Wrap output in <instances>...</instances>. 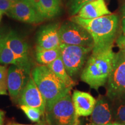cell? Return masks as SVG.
I'll return each instance as SVG.
<instances>
[{"instance_id":"1f68e13d","label":"cell","mask_w":125,"mask_h":125,"mask_svg":"<svg viewBox=\"0 0 125 125\" xmlns=\"http://www.w3.org/2000/svg\"><path fill=\"white\" fill-rule=\"evenodd\" d=\"M3 13L2 12H1V11H0V22H1V20H2V15H3Z\"/></svg>"},{"instance_id":"9a60e30c","label":"cell","mask_w":125,"mask_h":125,"mask_svg":"<svg viewBox=\"0 0 125 125\" xmlns=\"http://www.w3.org/2000/svg\"><path fill=\"white\" fill-rule=\"evenodd\" d=\"M78 16L86 19H93L111 15L104 0H94L85 4L78 12Z\"/></svg>"},{"instance_id":"9c48e42d","label":"cell","mask_w":125,"mask_h":125,"mask_svg":"<svg viewBox=\"0 0 125 125\" xmlns=\"http://www.w3.org/2000/svg\"><path fill=\"white\" fill-rule=\"evenodd\" d=\"M30 74L22 68L12 65L8 68L7 87L10 96L14 100H18L20 94L29 81Z\"/></svg>"},{"instance_id":"44dd1931","label":"cell","mask_w":125,"mask_h":125,"mask_svg":"<svg viewBox=\"0 0 125 125\" xmlns=\"http://www.w3.org/2000/svg\"><path fill=\"white\" fill-rule=\"evenodd\" d=\"M20 108L26 114L27 118L33 122H39L41 116L43 114L40 109L37 108L31 107L24 105H21Z\"/></svg>"},{"instance_id":"d6a6232c","label":"cell","mask_w":125,"mask_h":125,"mask_svg":"<svg viewBox=\"0 0 125 125\" xmlns=\"http://www.w3.org/2000/svg\"><path fill=\"white\" fill-rule=\"evenodd\" d=\"M121 38L123 39V40H125V34H123V35H122V36H121Z\"/></svg>"},{"instance_id":"5bb4252c","label":"cell","mask_w":125,"mask_h":125,"mask_svg":"<svg viewBox=\"0 0 125 125\" xmlns=\"http://www.w3.org/2000/svg\"><path fill=\"white\" fill-rule=\"evenodd\" d=\"M0 63L15 65L30 74L31 62L30 59L21 58L16 55L6 45L1 34H0Z\"/></svg>"},{"instance_id":"e575fe53","label":"cell","mask_w":125,"mask_h":125,"mask_svg":"<svg viewBox=\"0 0 125 125\" xmlns=\"http://www.w3.org/2000/svg\"><path fill=\"white\" fill-rule=\"evenodd\" d=\"M10 1H13V2H15V1H18V0H10Z\"/></svg>"},{"instance_id":"7a4b0ae2","label":"cell","mask_w":125,"mask_h":125,"mask_svg":"<svg viewBox=\"0 0 125 125\" xmlns=\"http://www.w3.org/2000/svg\"><path fill=\"white\" fill-rule=\"evenodd\" d=\"M115 57L112 46L92 52L81 74V80L97 90L105 85L113 69Z\"/></svg>"},{"instance_id":"836d02e7","label":"cell","mask_w":125,"mask_h":125,"mask_svg":"<svg viewBox=\"0 0 125 125\" xmlns=\"http://www.w3.org/2000/svg\"><path fill=\"white\" fill-rule=\"evenodd\" d=\"M10 125H21V124H12Z\"/></svg>"},{"instance_id":"484cf974","label":"cell","mask_w":125,"mask_h":125,"mask_svg":"<svg viewBox=\"0 0 125 125\" xmlns=\"http://www.w3.org/2000/svg\"><path fill=\"white\" fill-rule=\"evenodd\" d=\"M117 43L119 48L120 50L122 51L125 54V41L123 40L121 37L118 38V41H117Z\"/></svg>"},{"instance_id":"83f0119b","label":"cell","mask_w":125,"mask_h":125,"mask_svg":"<svg viewBox=\"0 0 125 125\" xmlns=\"http://www.w3.org/2000/svg\"><path fill=\"white\" fill-rule=\"evenodd\" d=\"M122 30L123 34H125V5L122 8Z\"/></svg>"},{"instance_id":"2e32d148","label":"cell","mask_w":125,"mask_h":125,"mask_svg":"<svg viewBox=\"0 0 125 125\" xmlns=\"http://www.w3.org/2000/svg\"><path fill=\"white\" fill-rule=\"evenodd\" d=\"M2 36L6 45L16 55L21 58L29 59V46L18 34L11 31Z\"/></svg>"},{"instance_id":"30bf717a","label":"cell","mask_w":125,"mask_h":125,"mask_svg":"<svg viewBox=\"0 0 125 125\" xmlns=\"http://www.w3.org/2000/svg\"><path fill=\"white\" fill-rule=\"evenodd\" d=\"M20 105H24L40 109L43 114L46 111V104L42 95L36 85L32 76L23 89L18 99Z\"/></svg>"},{"instance_id":"4dcf8cb0","label":"cell","mask_w":125,"mask_h":125,"mask_svg":"<svg viewBox=\"0 0 125 125\" xmlns=\"http://www.w3.org/2000/svg\"><path fill=\"white\" fill-rule=\"evenodd\" d=\"M81 125L80 122H79V119H78V118H77L76 119L75 121V122H74V125Z\"/></svg>"},{"instance_id":"5b68a950","label":"cell","mask_w":125,"mask_h":125,"mask_svg":"<svg viewBox=\"0 0 125 125\" xmlns=\"http://www.w3.org/2000/svg\"><path fill=\"white\" fill-rule=\"evenodd\" d=\"M60 51V57L65 70L68 74L73 77L82 70L87 54L92 51V48L62 43Z\"/></svg>"},{"instance_id":"277c9868","label":"cell","mask_w":125,"mask_h":125,"mask_svg":"<svg viewBox=\"0 0 125 125\" xmlns=\"http://www.w3.org/2000/svg\"><path fill=\"white\" fill-rule=\"evenodd\" d=\"M50 125H73L75 121V112L70 93L56 100L45 111Z\"/></svg>"},{"instance_id":"d590c367","label":"cell","mask_w":125,"mask_h":125,"mask_svg":"<svg viewBox=\"0 0 125 125\" xmlns=\"http://www.w3.org/2000/svg\"><path fill=\"white\" fill-rule=\"evenodd\" d=\"M0 34H1V33H0Z\"/></svg>"},{"instance_id":"8992f818","label":"cell","mask_w":125,"mask_h":125,"mask_svg":"<svg viewBox=\"0 0 125 125\" xmlns=\"http://www.w3.org/2000/svg\"><path fill=\"white\" fill-rule=\"evenodd\" d=\"M107 96L110 100L125 94V54L115 53L113 69L107 81Z\"/></svg>"},{"instance_id":"8fae6325","label":"cell","mask_w":125,"mask_h":125,"mask_svg":"<svg viewBox=\"0 0 125 125\" xmlns=\"http://www.w3.org/2000/svg\"><path fill=\"white\" fill-rule=\"evenodd\" d=\"M58 24H51L42 27L37 36V48L43 49L59 48L61 41Z\"/></svg>"},{"instance_id":"cb8c5ba5","label":"cell","mask_w":125,"mask_h":125,"mask_svg":"<svg viewBox=\"0 0 125 125\" xmlns=\"http://www.w3.org/2000/svg\"><path fill=\"white\" fill-rule=\"evenodd\" d=\"M8 71V69L6 65H0V81L1 82L7 83Z\"/></svg>"},{"instance_id":"4fadbf2b","label":"cell","mask_w":125,"mask_h":125,"mask_svg":"<svg viewBox=\"0 0 125 125\" xmlns=\"http://www.w3.org/2000/svg\"><path fill=\"white\" fill-rule=\"evenodd\" d=\"M104 96H100L95 104L90 117L93 125H104L113 121L111 103Z\"/></svg>"},{"instance_id":"e0dca14e","label":"cell","mask_w":125,"mask_h":125,"mask_svg":"<svg viewBox=\"0 0 125 125\" xmlns=\"http://www.w3.org/2000/svg\"><path fill=\"white\" fill-rule=\"evenodd\" d=\"M47 67L60 79L67 87L71 89L75 83L72 78L68 74L61 57H59L52 62L47 65Z\"/></svg>"},{"instance_id":"d6986e66","label":"cell","mask_w":125,"mask_h":125,"mask_svg":"<svg viewBox=\"0 0 125 125\" xmlns=\"http://www.w3.org/2000/svg\"><path fill=\"white\" fill-rule=\"evenodd\" d=\"M110 100L114 122L125 125V94Z\"/></svg>"},{"instance_id":"d4e9b609","label":"cell","mask_w":125,"mask_h":125,"mask_svg":"<svg viewBox=\"0 0 125 125\" xmlns=\"http://www.w3.org/2000/svg\"><path fill=\"white\" fill-rule=\"evenodd\" d=\"M7 84L0 81V95H7Z\"/></svg>"},{"instance_id":"ffe728a7","label":"cell","mask_w":125,"mask_h":125,"mask_svg":"<svg viewBox=\"0 0 125 125\" xmlns=\"http://www.w3.org/2000/svg\"><path fill=\"white\" fill-rule=\"evenodd\" d=\"M60 56V47L50 49H43L36 48V60L39 64L41 65H48Z\"/></svg>"},{"instance_id":"603a6c76","label":"cell","mask_w":125,"mask_h":125,"mask_svg":"<svg viewBox=\"0 0 125 125\" xmlns=\"http://www.w3.org/2000/svg\"><path fill=\"white\" fill-rule=\"evenodd\" d=\"M13 1L10 0H0V11L7 14L11 8Z\"/></svg>"},{"instance_id":"4316f807","label":"cell","mask_w":125,"mask_h":125,"mask_svg":"<svg viewBox=\"0 0 125 125\" xmlns=\"http://www.w3.org/2000/svg\"><path fill=\"white\" fill-rule=\"evenodd\" d=\"M31 3L34 7L37 9V11L38 10L39 7H40V0H28Z\"/></svg>"},{"instance_id":"7402d4cb","label":"cell","mask_w":125,"mask_h":125,"mask_svg":"<svg viewBox=\"0 0 125 125\" xmlns=\"http://www.w3.org/2000/svg\"><path fill=\"white\" fill-rule=\"evenodd\" d=\"M93 1L94 0H70L68 5L70 13L72 15H75L83 6Z\"/></svg>"},{"instance_id":"f1b7e54d","label":"cell","mask_w":125,"mask_h":125,"mask_svg":"<svg viewBox=\"0 0 125 125\" xmlns=\"http://www.w3.org/2000/svg\"><path fill=\"white\" fill-rule=\"evenodd\" d=\"M5 112L0 109V125H3L4 123Z\"/></svg>"},{"instance_id":"3957f363","label":"cell","mask_w":125,"mask_h":125,"mask_svg":"<svg viewBox=\"0 0 125 125\" xmlns=\"http://www.w3.org/2000/svg\"><path fill=\"white\" fill-rule=\"evenodd\" d=\"M31 76L44 98L46 108L71 90L46 65L34 68Z\"/></svg>"},{"instance_id":"52a82bcc","label":"cell","mask_w":125,"mask_h":125,"mask_svg":"<svg viewBox=\"0 0 125 125\" xmlns=\"http://www.w3.org/2000/svg\"><path fill=\"white\" fill-rule=\"evenodd\" d=\"M61 44L93 48L92 36L85 29L73 21L64 23L59 28Z\"/></svg>"},{"instance_id":"7c38bea8","label":"cell","mask_w":125,"mask_h":125,"mask_svg":"<svg viewBox=\"0 0 125 125\" xmlns=\"http://www.w3.org/2000/svg\"><path fill=\"white\" fill-rule=\"evenodd\" d=\"M76 117L91 115L96 103V100L90 93L75 90L72 96Z\"/></svg>"},{"instance_id":"ac0fdd59","label":"cell","mask_w":125,"mask_h":125,"mask_svg":"<svg viewBox=\"0 0 125 125\" xmlns=\"http://www.w3.org/2000/svg\"><path fill=\"white\" fill-rule=\"evenodd\" d=\"M60 10V0H40L38 13L43 19L55 17Z\"/></svg>"},{"instance_id":"ba28073f","label":"cell","mask_w":125,"mask_h":125,"mask_svg":"<svg viewBox=\"0 0 125 125\" xmlns=\"http://www.w3.org/2000/svg\"><path fill=\"white\" fill-rule=\"evenodd\" d=\"M10 18L27 23H38L43 19L28 0L15 1L7 13Z\"/></svg>"},{"instance_id":"f546056e","label":"cell","mask_w":125,"mask_h":125,"mask_svg":"<svg viewBox=\"0 0 125 125\" xmlns=\"http://www.w3.org/2000/svg\"><path fill=\"white\" fill-rule=\"evenodd\" d=\"M104 125H125L123 123H119V122H110L107 123V124Z\"/></svg>"},{"instance_id":"6da1fadb","label":"cell","mask_w":125,"mask_h":125,"mask_svg":"<svg viewBox=\"0 0 125 125\" xmlns=\"http://www.w3.org/2000/svg\"><path fill=\"white\" fill-rule=\"evenodd\" d=\"M70 21L80 25L88 31L93 40L92 52H97L112 46L118 26V18L111 14L93 19L73 16Z\"/></svg>"}]
</instances>
